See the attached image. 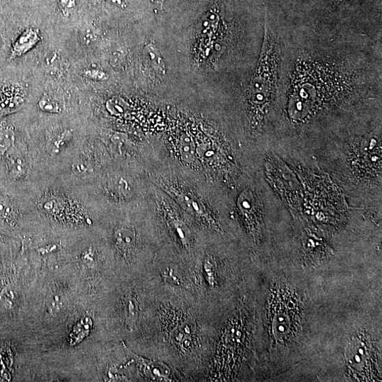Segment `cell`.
<instances>
[{
  "mask_svg": "<svg viewBox=\"0 0 382 382\" xmlns=\"http://www.w3.org/2000/svg\"><path fill=\"white\" fill-rule=\"evenodd\" d=\"M328 176L356 208H381V123L374 129L323 137L306 162Z\"/></svg>",
  "mask_w": 382,
  "mask_h": 382,
  "instance_id": "obj_1",
  "label": "cell"
},
{
  "mask_svg": "<svg viewBox=\"0 0 382 382\" xmlns=\"http://www.w3.org/2000/svg\"><path fill=\"white\" fill-rule=\"evenodd\" d=\"M149 182L161 189L190 217L220 230L228 219L226 196L207 181L175 167L153 160L144 169Z\"/></svg>",
  "mask_w": 382,
  "mask_h": 382,
  "instance_id": "obj_2",
  "label": "cell"
},
{
  "mask_svg": "<svg viewBox=\"0 0 382 382\" xmlns=\"http://www.w3.org/2000/svg\"><path fill=\"white\" fill-rule=\"evenodd\" d=\"M279 68V49L273 33L266 25L263 49L247 94L246 119L248 130L246 148L252 154L272 153L268 125L273 112Z\"/></svg>",
  "mask_w": 382,
  "mask_h": 382,
  "instance_id": "obj_3",
  "label": "cell"
},
{
  "mask_svg": "<svg viewBox=\"0 0 382 382\" xmlns=\"http://www.w3.org/2000/svg\"><path fill=\"white\" fill-rule=\"evenodd\" d=\"M128 353L130 354L137 362L140 371L147 377L154 381H167L170 374L171 370L169 367L165 363L150 360L142 358L132 353L125 348Z\"/></svg>",
  "mask_w": 382,
  "mask_h": 382,
  "instance_id": "obj_4",
  "label": "cell"
},
{
  "mask_svg": "<svg viewBox=\"0 0 382 382\" xmlns=\"http://www.w3.org/2000/svg\"><path fill=\"white\" fill-rule=\"evenodd\" d=\"M39 40L40 36L36 29L33 28L26 29L14 43L10 59H15L25 55L37 45Z\"/></svg>",
  "mask_w": 382,
  "mask_h": 382,
  "instance_id": "obj_5",
  "label": "cell"
},
{
  "mask_svg": "<svg viewBox=\"0 0 382 382\" xmlns=\"http://www.w3.org/2000/svg\"><path fill=\"white\" fill-rule=\"evenodd\" d=\"M72 139V134L70 130H66L52 137L49 141H47L45 149L46 154L51 158H61L66 155V153H70L67 150L70 147V143Z\"/></svg>",
  "mask_w": 382,
  "mask_h": 382,
  "instance_id": "obj_6",
  "label": "cell"
},
{
  "mask_svg": "<svg viewBox=\"0 0 382 382\" xmlns=\"http://www.w3.org/2000/svg\"><path fill=\"white\" fill-rule=\"evenodd\" d=\"M8 155V167L10 176L15 179H20L26 176L29 169L28 160L24 153L14 147Z\"/></svg>",
  "mask_w": 382,
  "mask_h": 382,
  "instance_id": "obj_7",
  "label": "cell"
},
{
  "mask_svg": "<svg viewBox=\"0 0 382 382\" xmlns=\"http://www.w3.org/2000/svg\"><path fill=\"white\" fill-rule=\"evenodd\" d=\"M116 247L123 253L132 250L137 243L135 230L130 227H123L116 230L114 233Z\"/></svg>",
  "mask_w": 382,
  "mask_h": 382,
  "instance_id": "obj_8",
  "label": "cell"
},
{
  "mask_svg": "<svg viewBox=\"0 0 382 382\" xmlns=\"http://www.w3.org/2000/svg\"><path fill=\"white\" fill-rule=\"evenodd\" d=\"M16 135L13 125L3 124L0 125V158L6 155L14 146Z\"/></svg>",
  "mask_w": 382,
  "mask_h": 382,
  "instance_id": "obj_9",
  "label": "cell"
},
{
  "mask_svg": "<svg viewBox=\"0 0 382 382\" xmlns=\"http://www.w3.org/2000/svg\"><path fill=\"white\" fill-rule=\"evenodd\" d=\"M144 57L146 64L153 71L160 74L165 73V64L157 47L152 45H147L144 49Z\"/></svg>",
  "mask_w": 382,
  "mask_h": 382,
  "instance_id": "obj_10",
  "label": "cell"
},
{
  "mask_svg": "<svg viewBox=\"0 0 382 382\" xmlns=\"http://www.w3.org/2000/svg\"><path fill=\"white\" fill-rule=\"evenodd\" d=\"M24 103L19 95L8 96L0 99V119L19 111Z\"/></svg>",
  "mask_w": 382,
  "mask_h": 382,
  "instance_id": "obj_11",
  "label": "cell"
},
{
  "mask_svg": "<svg viewBox=\"0 0 382 382\" xmlns=\"http://www.w3.org/2000/svg\"><path fill=\"white\" fill-rule=\"evenodd\" d=\"M38 109L45 113L59 114L62 112L60 103L52 96L45 95L38 103Z\"/></svg>",
  "mask_w": 382,
  "mask_h": 382,
  "instance_id": "obj_12",
  "label": "cell"
},
{
  "mask_svg": "<svg viewBox=\"0 0 382 382\" xmlns=\"http://www.w3.org/2000/svg\"><path fill=\"white\" fill-rule=\"evenodd\" d=\"M13 206L7 197L0 194V217L13 219L15 215Z\"/></svg>",
  "mask_w": 382,
  "mask_h": 382,
  "instance_id": "obj_13",
  "label": "cell"
},
{
  "mask_svg": "<svg viewBox=\"0 0 382 382\" xmlns=\"http://www.w3.org/2000/svg\"><path fill=\"white\" fill-rule=\"evenodd\" d=\"M126 105L121 99L110 100L107 105L108 110L113 114L119 115L124 113Z\"/></svg>",
  "mask_w": 382,
  "mask_h": 382,
  "instance_id": "obj_14",
  "label": "cell"
},
{
  "mask_svg": "<svg viewBox=\"0 0 382 382\" xmlns=\"http://www.w3.org/2000/svg\"><path fill=\"white\" fill-rule=\"evenodd\" d=\"M138 307L135 299L128 300V321L130 325H133L137 319Z\"/></svg>",
  "mask_w": 382,
  "mask_h": 382,
  "instance_id": "obj_15",
  "label": "cell"
},
{
  "mask_svg": "<svg viewBox=\"0 0 382 382\" xmlns=\"http://www.w3.org/2000/svg\"><path fill=\"white\" fill-rule=\"evenodd\" d=\"M84 76L91 80L94 81H105L108 79L107 74L98 69H89L84 73Z\"/></svg>",
  "mask_w": 382,
  "mask_h": 382,
  "instance_id": "obj_16",
  "label": "cell"
},
{
  "mask_svg": "<svg viewBox=\"0 0 382 382\" xmlns=\"http://www.w3.org/2000/svg\"><path fill=\"white\" fill-rule=\"evenodd\" d=\"M165 1V0H152L153 4L160 9L162 8Z\"/></svg>",
  "mask_w": 382,
  "mask_h": 382,
  "instance_id": "obj_17",
  "label": "cell"
},
{
  "mask_svg": "<svg viewBox=\"0 0 382 382\" xmlns=\"http://www.w3.org/2000/svg\"><path fill=\"white\" fill-rule=\"evenodd\" d=\"M5 0H0V2H4Z\"/></svg>",
  "mask_w": 382,
  "mask_h": 382,
  "instance_id": "obj_18",
  "label": "cell"
}]
</instances>
